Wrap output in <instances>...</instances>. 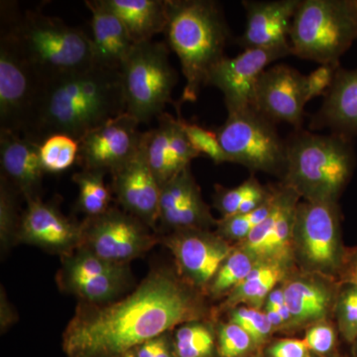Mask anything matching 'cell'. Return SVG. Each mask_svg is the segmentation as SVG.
<instances>
[{
	"instance_id": "cell-1",
	"label": "cell",
	"mask_w": 357,
	"mask_h": 357,
	"mask_svg": "<svg viewBox=\"0 0 357 357\" xmlns=\"http://www.w3.org/2000/svg\"><path fill=\"white\" fill-rule=\"evenodd\" d=\"M195 289L166 268L154 269L123 299L83 303L63 335L67 357H124L181 324L204 316Z\"/></svg>"
},
{
	"instance_id": "cell-2",
	"label": "cell",
	"mask_w": 357,
	"mask_h": 357,
	"mask_svg": "<svg viewBox=\"0 0 357 357\" xmlns=\"http://www.w3.org/2000/svg\"><path fill=\"white\" fill-rule=\"evenodd\" d=\"M126 112L121 72L93 67L45 86L23 137L39 145L54 134L79 141Z\"/></svg>"
},
{
	"instance_id": "cell-3",
	"label": "cell",
	"mask_w": 357,
	"mask_h": 357,
	"mask_svg": "<svg viewBox=\"0 0 357 357\" xmlns=\"http://www.w3.org/2000/svg\"><path fill=\"white\" fill-rule=\"evenodd\" d=\"M166 39L180 60L185 84L181 102H195L211 69L225 58L230 32L213 0H167Z\"/></svg>"
},
{
	"instance_id": "cell-4",
	"label": "cell",
	"mask_w": 357,
	"mask_h": 357,
	"mask_svg": "<svg viewBox=\"0 0 357 357\" xmlns=\"http://www.w3.org/2000/svg\"><path fill=\"white\" fill-rule=\"evenodd\" d=\"M0 7L1 20L44 86L93 68L91 37L83 30L38 11L21 13L14 2Z\"/></svg>"
},
{
	"instance_id": "cell-5",
	"label": "cell",
	"mask_w": 357,
	"mask_h": 357,
	"mask_svg": "<svg viewBox=\"0 0 357 357\" xmlns=\"http://www.w3.org/2000/svg\"><path fill=\"white\" fill-rule=\"evenodd\" d=\"M354 139L295 129L286 139L287 162L282 184L307 202L337 203L356 166Z\"/></svg>"
},
{
	"instance_id": "cell-6",
	"label": "cell",
	"mask_w": 357,
	"mask_h": 357,
	"mask_svg": "<svg viewBox=\"0 0 357 357\" xmlns=\"http://www.w3.org/2000/svg\"><path fill=\"white\" fill-rule=\"evenodd\" d=\"M357 40V0H301L294 16L293 55L319 65L340 63Z\"/></svg>"
},
{
	"instance_id": "cell-7",
	"label": "cell",
	"mask_w": 357,
	"mask_h": 357,
	"mask_svg": "<svg viewBox=\"0 0 357 357\" xmlns=\"http://www.w3.org/2000/svg\"><path fill=\"white\" fill-rule=\"evenodd\" d=\"M121 74L126 114L139 123L158 119L172 102L177 73L169 62L165 43L151 40L135 44Z\"/></svg>"
},
{
	"instance_id": "cell-8",
	"label": "cell",
	"mask_w": 357,
	"mask_h": 357,
	"mask_svg": "<svg viewBox=\"0 0 357 357\" xmlns=\"http://www.w3.org/2000/svg\"><path fill=\"white\" fill-rule=\"evenodd\" d=\"M227 114L215 133L229 163L283 178L287 146L274 122L253 107Z\"/></svg>"
},
{
	"instance_id": "cell-9",
	"label": "cell",
	"mask_w": 357,
	"mask_h": 357,
	"mask_svg": "<svg viewBox=\"0 0 357 357\" xmlns=\"http://www.w3.org/2000/svg\"><path fill=\"white\" fill-rule=\"evenodd\" d=\"M294 250L312 273L340 276L347 249L342 245L337 203L303 202L294 227Z\"/></svg>"
},
{
	"instance_id": "cell-10",
	"label": "cell",
	"mask_w": 357,
	"mask_h": 357,
	"mask_svg": "<svg viewBox=\"0 0 357 357\" xmlns=\"http://www.w3.org/2000/svg\"><path fill=\"white\" fill-rule=\"evenodd\" d=\"M43 88L13 30L1 20L0 131L24 135Z\"/></svg>"
},
{
	"instance_id": "cell-11",
	"label": "cell",
	"mask_w": 357,
	"mask_h": 357,
	"mask_svg": "<svg viewBox=\"0 0 357 357\" xmlns=\"http://www.w3.org/2000/svg\"><path fill=\"white\" fill-rule=\"evenodd\" d=\"M83 227L86 249L107 261L128 264L148 252L157 243L148 225L130 213L109 208L98 217L88 218Z\"/></svg>"
},
{
	"instance_id": "cell-12",
	"label": "cell",
	"mask_w": 357,
	"mask_h": 357,
	"mask_svg": "<svg viewBox=\"0 0 357 357\" xmlns=\"http://www.w3.org/2000/svg\"><path fill=\"white\" fill-rule=\"evenodd\" d=\"M290 55L291 49H246L236 57L225 56L211 69L206 86L222 91L227 114L250 109L263 73L275 61Z\"/></svg>"
},
{
	"instance_id": "cell-13",
	"label": "cell",
	"mask_w": 357,
	"mask_h": 357,
	"mask_svg": "<svg viewBox=\"0 0 357 357\" xmlns=\"http://www.w3.org/2000/svg\"><path fill=\"white\" fill-rule=\"evenodd\" d=\"M300 198L287 185L275 187L271 211L241 241L239 248L248 251L257 262L279 263L289 267L295 255L294 227Z\"/></svg>"
},
{
	"instance_id": "cell-14",
	"label": "cell",
	"mask_w": 357,
	"mask_h": 357,
	"mask_svg": "<svg viewBox=\"0 0 357 357\" xmlns=\"http://www.w3.org/2000/svg\"><path fill=\"white\" fill-rule=\"evenodd\" d=\"M175 257L181 278L194 289L208 287L234 248L208 229H178L164 239Z\"/></svg>"
},
{
	"instance_id": "cell-15",
	"label": "cell",
	"mask_w": 357,
	"mask_h": 357,
	"mask_svg": "<svg viewBox=\"0 0 357 357\" xmlns=\"http://www.w3.org/2000/svg\"><path fill=\"white\" fill-rule=\"evenodd\" d=\"M139 124L126 112L93 129L79 141L77 161L83 169L114 173L139 150L144 134Z\"/></svg>"
},
{
	"instance_id": "cell-16",
	"label": "cell",
	"mask_w": 357,
	"mask_h": 357,
	"mask_svg": "<svg viewBox=\"0 0 357 357\" xmlns=\"http://www.w3.org/2000/svg\"><path fill=\"white\" fill-rule=\"evenodd\" d=\"M306 76L291 66L267 68L256 86L252 107L274 123L302 128L307 105Z\"/></svg>"
},
{
	"instance_id": "cell-17",
	"label": "cell",
	"mask_w": 357,
	"mask_h": 357,
	"mask_svg": "<svg viewBox=\"0 0 357 357\" xmlns=\"http://www.w3.org/2000/svg\"><path fill=\"white\" fill-rule=\"evenodd\" d=\"M17 241L67 256L81 248L83 227L66 218L55 206L37 199L28 202Z\"/></svg>"
},
{
	"instance_id": "cell-18",
	"label": "cell",
	"mask_w": 357,
	"mask_h": 357,
	"mask_svg": "<svg viewBox=\"0 0 357 357\" xmlns=\"http://www.w3.org/2000/svg\"><path fill=\"white\" fill-rule=\"evenodd\" d=\"M112 175V190L126 213L154 229L159 220L161 185L148 164L143 139L137 153Z\"/></svg>"
},
{
	"instance_id": "cell-19",
	"label": "cell",
	"mask_w": 357,
	"mask_h": 357,
	"mask_svg": "<svg viewBox=\"0 0 357 357\" xmlns=\"http://www.w3.org/2000/svg\"><path fill=\"white\" fill-rule=\"evenodd\" d=\"M143 149L161 187L189 168L192 160L199 156L188 139L180 117L176 119L169 114L160 115L158 126L144 132Z\"/></svg>"
},
{
	"instance_id": "cell-20",
	"label": "cell",
	"mask_w": 357,
	"mask_h": 357,
	"mask_svg": "<svg viewBox=\"0 0 357 357\" xmlns=\"http://www.w3.org/2000/svg\"><path fill=\"white\" fill-rule=\"evenodd\" d=\"M301 0L243 2L246 24L238 43L246 49H291L294 16ZM292 50V49H291Z\"/></svg>"
},
{
	"instance_id": "cell-21",
	"label": "cell",
	"mask_w": 357,
	"mask_h": 357,
	"mask_svg": "<svg viewBox=\"0 0 357 357\" xmlns=\"http://www.w3.org/2000/svg\"><path fill=\"white\" fill-rule=\"evenodd\" d=\"M159 220L169 229H208L217 225L204 203L191 167L162 185Z\"/></svg>"
},
{
	"instance_id": "cell-22",
	"label": "cell",
	"mask_w": 357,
	"mask_h": 357,
	"mask_svg": "<svg viewBox=\"0 0 357 357\" xmlns=\"http://www.w3.org/2000/svg\"><path fill=\"white\" fill-rule=\"evenodd\" d=\"M1 175L16 188L26 201L40 198L45 174L40 145L18 134L0 131Z\"/></svg>"
},
{
	"instance_id": "cell-23",
	"label": "cell",
	"mask_w": 357,
	"mask_h": 357,
	"mask_svg": "<svg viewBox=\"0 0 357 357\" xmlns=\"http://www.w3.org/2000/svg\"><path fill=\"white\" fill-rule=\"evenodd\" d=\"M91 13V50L93 67L121 72L133 47L123 23L100 0H86Z\"/></svg>"
},
{
	"instance_id": "cell-24",
	"label": "cell",
	"mask_w": 357,
	"mask_h": 357,
	"mask_svg": "<svg viewBox=\"0 0 357 357\" xmlns=\"http://www.w3.org/2000/svg\"><path fill=\"white\" fill-rule=\"evenodd\" d=\"M310 128L331 129L351 139L357 136V69H338L323 105L312 115Z\"/></svg>"
},
{
	"instance_id": "cell-25",
	"label": "cell",
	"mask_w": 357,
	"mask_h": 357,
	"mask_svg": "<svg viewBox=\"0 0 357 357\" xmlns=\"http://www.w3.org/2000/svg\"><path fill=\"white\" fill-rule=\"evenodd\" d=\"M283 290L292 328L326 321L335 307L338 294L330 282L324 283L314 276H301L289 280Z\"/></svg>"
},
{
	"instance_id": "cell-26",
	"label": "cell",
	"mask_w": 357,
	"mask_h": 357,
	"mask_svg": "<svg viewBox=\"0 0 357 357\" xmlns=\"http://www.w3.org/2000/svg\"><path fill=\"white\" fill-rule=\"evenodd\" d=\"M126 26L134 43L151 41L165 32L167 0H100Z\"/></svg>"
},
{
	"instance_id": "cell-27",
	"label": "cell",
	"mask_w": 357,
	"mask_h": 357,
	"mask_svg": "<svg viewBox=\"0 0 357 357\" xmlns=\"http://www.w3.org/2000/svg\"><path fill=\"white\" fill-rule=\"evenodd\" d=\"M288 266L272 262H257L248 276L231 293L227 306L236 307L244 304L259 310L277 284L286 278Z\"/></svg>"
},
{
	"instance_id": "cell-28",
	"label": "cell",
	"mask_w": 357,
	"mask_h": 357,
	"mask_svg": "<svg viewBox=\"0 0 357 357\" xmlns=\"http://www.w3.org/2000/svg\"><path fill=\"white\" fill-rule=\"evenodd\" d=\"M130 282V273L93 277L59 274L61 287L91 305L112 302L129 287Z\"/></svg>"
},
{
	"instance_id": "cell-29",
	"label": "cell",
	"mask_w": 357,
	"mask_h": 357,
	"mask_svg": "<svg viewBox=\"0 0 357 357\" xmlns=\"http://www.w3.org/2000/svg\"><path fill=\"white\" fill-rule=\"evenodd\" d=\"M274 188L264 187L255 177H250L243 184L225 189L218 185L215 206L223 218L244 215L255 211L273 196Z\"/></svg>"
},
{
	"instance_id": "cell-30",
	"label": "cell",
	"mask_w": 357,
	"mask_h": 357,
	"mask_svg": "<svg viewBox=\"0 0 357 357\" xmlns=\"http://www.w3.org/2000/svg\"><path fill=\"white\" fill-rule=\"evenodd\" d=\"M107 172L93 169H83L73 176L79 187L77 208L89 218L98 217L109 210L112 195L105 184Z\"/></svg>"
},
{
	"instance_id": "cell-31",
	"label": "cell",
	"mask_w": 357,
	"mask_h": 357,
	"mask_svg": "<svg viewBox=\"0 0 357 357\" xmlns=\"http://www.w3.org/2000/svg\"><path fill=\"white\" fill-rule=\"evenodd\" d=\"M256 263L248 251L241 248L234 249L211 282L208 292L213 297L231 293L248 276Z\"/></svg>"
},
{
	"instance_id": "cell-32",
	"label": "cell",
	"mask_w": 357,
	"mask_h": 357,
	"mask_svg": "<svg viewBox=\"0 0 357 357\" xmlns=\"http://www.w3.org/2000/svg\"><path fill=\"white\" fill-rule=\"evenodd\" d=\"M215 338L210 326L190 321L175 333L174 354L176 357H213Z\"/></svg>"
},
{
	"instance_id": "cell-33",
	"label": "cell",
	"mask_w": 357,
	"mask_h": 357,
	"mask_svg": "<svg viewBox=\"0 0 357 357\" xmlns=\"http://www.w3.org/2000/svg\"><path fill=\"white\" fill-rule=\"evenodd\" d=\"M79 143L66 134H54L40 144V159L45 173L65 172L79 159Z\"/></svg>"
},
{
	"instance_id": "cell-34",
	"label": "cell",
	"mask_w": 357,
	"mask_h": 357,
	"mask_svg": "<svg viewBox=\"0 0 357 357\" xmlns=\"http://www.w3.org/2000/svg\"><path fill=\"white\" fill-rule=\"evenodd\" d=\"M17 195L16 190L6 177L0 180V239L4 249L17 241L21 218L17 213Z\"/></svg>"
},
{
	"instance_id": "cell-35",
	"label": "cell",
	"mask_w": 357,
	"mask_h": 357,
	"mask_svg": "<svg viewBox=\"0 0 357 357\" xmlns=\"http://www.w3.org/2000/svg\"><path fill=\"white\" fill-rule=\"evenodd\" d=\"M273 196L266 203L262 204L255 211L244 215H234L218 220V234L227 241H238L241 243L250 234L257 225L263 222L269 215L273 203Z\"/></svg>"
},
{
	"instance_id": "cell-36",
	"label": "cell",
	"mask_w": 357,
	"mask_h": 357,
	"mask_svg": "<svg viewBox=\"0 0 357 357\" xmlns=\"http://www.w3.org/2000/svg\"><path fill=\"white\" fill-rule=\"evenodd\" d=\"M338 331L347 344L357 338V286L342 283L335 305Z\"/></svg>"
},
{
	"instance_id": "cell-37",
	"label": "cell",
	"mask_w": 357,
	"mask_h": 357,
	"mask_svg": "<svg viewBox=\"0 0 357 357\" xmlns=\"http://www.w3.org/2000/svg\"><path fill=\"white\" fill-rule=\"evenodd\" d=\"M230 321L243 328L255 340L257 347L266 344L272 333L275 332L266 314L255 307H234L230 312Z\"/></svg>"
},
{
	"instance_id": "cell-38",
	"label": "cell",
	"mask_w": 357,
	"mask_h": 357,
	"mask_svg": "<svg viewBox=\"0 0 357 357\" xmlns=\"http://www.w3.org/2000/svg\"><path fill=\"white\" fill-rule=\"evenodd\" d=\"M256 347L255 340L236 324L230 321L220 328L218 345L220 357H250Z\"/></svg>"
},
{
	"instance_id": "cell-39",
	"label": "cell",
	"mask_w": 357,
	"mask_h": 357,
	"mask_svg": "<svg viewBox=\"0 0 357 357\" xmlns=\"http://www.w3.org/2000/svg\"><path fill=\"white\" fill-rule=\"evenodd\" d=\"M180 121L182 122L185 134H187L188 139L199 155H204L215 164L229 162V159L218 141L217 133L202 128L198 124L190 123L181 117Z\"/></svg>"
},
{
	"instance_id": "cell-40",
	"label": "cell",
	"mask_w": 357,
	"mask_h": 357,
	"mask_svg": "<svg viewBox=\"0 0 357 357\" xmlns=\"http://www.w3.org/2000/svg\"><path fill=\"white\" fill-rule=\"evenodd\" d=\"M305 342L312 354L321 357H331L337 347V332L326 321H319L307 328Z\"/></svg>"
},
{
	"instance_id": "cell-41",
	"label": "cell",
	"mask_w": 357,
	"mask_h": 357,
	"mask_svg": "<svg viewBox=\"0 0 357 357\" xmlns=\"http://www.w3.org/2000/svg\"><path fill=\"white\" fill-rule=\"evenodd\" d=\"M340 68V63L324 64L306 76L305 88H306L307 102L312 98L326 95L328 89L333 86Z\"/></svg>"
},
{
	"instance_id": "cell-42",
	"label": "cell",
	"mask_w": 357,
	"mask_h": 357,
	"mask_svg": "<svg viewBox=\"0 0 357 357\" xmlns=\"http://www.w3.org/2000/svg\"><path fill=\"white\" fill-rule=\"evenodd\" d=\"M311 354L305 340H281L268 347L266 357H307Z\"/></svg>"
},
{
	"instance_id": "cell-43",
	"label": "cell",
	"mask_w": 357,
	"mask_h": 357,
	"mask_svg": "<svg viewBox=\"0 0 357 357\" xmlns=\"http://www.w3.org/2000/svg\"><path fill=\"white\" fill-rule=\"evenodd\" d=\"M342 283L354 284L357 286V245L347 249L344 266L340 273Z\"/></svg>"
},
{
	"instance_id": "cell-44",
	"label": "cell",
	"mask_w": 357,
	"mask_h": 357,
	"mask_svg": "<svg viewBox=\"0 0 357 357\" xmlns=\"http://www.w3.org/2000/svg\"><path fill=\"white\" fill-rule=\"evenodd\" d=\"M155 357H173L170 344L165 335L156 338V347H155Z\"/></svg>"
},
{
	"instance_id": "cell-45",
	"label": "cell",
	"mask_w": 357,
	"mask_h": 357,
	"mask_svg": "<svg viewBox=\"0 0 357 357\" xmlns=\"http://www.w3.org/2000/svg\"><path fill=\"white\" fill-rule=\"evenodd\" d=\"M155 347H156V338L136 347L134 352L136 357H155Z\"/></svg>"
},
{
	"instance_id": "cell-46",
	"label": "cell",
	"mask_w": 357,
	"mask_h": 357,
	"mask_svg": "<svg viewBox=\"0 0 357 357\" xmlns=\"http://www.w3.org/2000/svg\"><path fill=\"white\" fill-rule=\"evenodd\" d=\"M352 357H357V338L354 340V344H351Z\"/></svg>"
},
{
	"instance_id": "cell-47",
	"label": "cell",
	"mask_w": 357,
	"mask_h": 357,
	"mask_svg": "<svg viewBox=\"0 0 357 357\" xmlns=\"http://www.w3.org/2000/svg\"><path fill=\"white\" fill-rule=\"evenodd\" d=\"M124 357H136L135 352H134V351H129L128 354H126V356H124Z\"/></svg>"
},
{
	"instance_id": "cell-48",
	"label": "cell",
	"mask_w": 357,
	"mask_h": 357,
	"mask_svg": "<svg viewBox=\"0 0 357 357\" xmlns=\"http://www.w3.org/2000/svg\"><path fill=\"white\" fill-rule=\"evenodd\" d=\"M307 357H321V356H316V354H312V352H311V354H310L309 356H307Z\"/></svg>"
}]
</instances>
